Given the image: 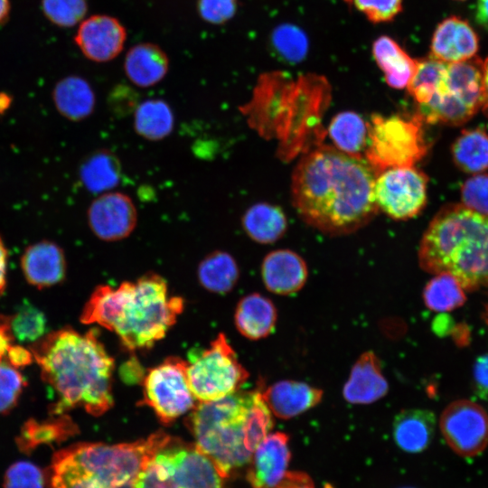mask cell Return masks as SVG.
Wrapping results in <instances>:
<instances>
[{
    "mask_svg": "<svg viewBox=\"0 0 488 488\" xmlns=\"http://www.w3.org/2000/svg\"><path fill=\"white\" fill-rule=\"evenodd\" d=\"M52 100L58 112L74 122L91 116L96 105L95 93L90 84L76 75L65 77L55 84Z\"/></svg>",
    "mask_w": 488,
    "mask_h": 488,
    "instance_id": "cell-25",
    "label": "cell"
},
{
    "mask_svg": "<svg viewBox=\"0 0 488 488\" xmlns=\"http://www.w3.org/2000/svg\"><path fill=\"white\" fill-rule=\"evenodd\" d=\"M474 380L476 393L482 398L488 397V354L477 358L474 365Z\"/></svg>",
    "mask_w": 488,
    "mask_h": 488,
    "instance_id": "cell-44",
    "label": "cell"
},
{
    "mask_svg": "<svg viewBox=\"0 0 488 488\" xmlns=\"http://www.w3.org/2000/svg\"><path fill=\"white\" fill-rule=\"evenodd\" d=\"M453 159L457 167L470 174H480L488 168V135L480 128L462 131L452 145Z\"/></svg>",
    "mask_w": 488,
    "mask_h": 488,
    "instance_id": "cell-33",
    "label": "cell"
},
{
    "mask_svg": "<svg viewBox=\"0 0 488 488\" xmlns=\"http://www.w3.org/2000/svg\"><path fill=\"white\" fill-rule=\"evenodd\" d=\"M483 320H484L485 324L488 325V302L484 306Z\"/></svg>",
    "mask_w": 488,
    "mask_h": 488,
    "instance_id": "cell-53",
    "label": "cell"
},
{
    "mask_svg": "<svg viewBox=\"0 0 488 488\" xmlns=\"http://www.w3.org/2000/svg\"><path fill=\"white\" fill-rule=\"evenodd\" d=\"M374 59L389 86L406 88L414 76L418 61L412 59L393 39L379 37L373 43Z\"/></svg>",
    "mask_w": 488,
    "mask_h": 488,
    "instance_id": "cell-28",
    "label": "cell"
},
{
    "mask_svg": "<svg viewBox=\"0 0 488 488\" xmlns=\"http://www.w3.org/2000/svg\"><path fill=\"white\" fill-rule=\"evenodd\" d=\"M462 1V0H461Z\"/></svg>",
    "mask_w": 488,
    "mask_h": 488,
    "instance_id": "cell-56",
    "label": "cell"
},
{
    "mask_svg": "<svg viewBox=\"0 0 488 488\" xmlns=\"http://www.w3.org/2000/svg\"><path fill=\"white\" fill-rule=\"evenodd\" d=\"M462 204L483 215H488V174H477L462 186Z\"/></svg>",
    "mask_w": 488,
    "mask_h": 488,
    "instance_id": "cell-41",
    "label": "cell"
},
{
    "mask_svg": "<svg viewBox=\"0 0 488 488\" xmlns=\"http://www.w3.org/2000/svg\"><path fill=\"white\" fill-rule=\"evenodd\" d=\"M138 214L134 201L121 192L99 194L87 211L88 225L99 239L115 242L127 239L137 225Z\"/></svg>",
    "mask_w": 488,
    "mask_h": 488,
    "instance_id": "cell-14",
    "label": "cell"
},
{
    "mask_svg": "<svg viewBox=\"0 0 488 488\" xmlns=\"http://www.w3.org/2000/svg\"><path fill=\"white\" fill-rule=\"evenodd\" d=\"M186 361L189 386L199 402L233 394L249 378L224 333H220L208 348L192 349Z\"/></svg>",
    "mask_w": 488,
    "mask_h": 488,
    "instance_id": "cell-9",
    "label": "cell"
},
{
    "mask_svg": "<svg viewBox=\"0 0 488 488\" xmlns=\"http://www.w3.org/2000/svg\"><path fill=\"white\" fill-rule=\"evenodd\" d=\"M237 0H198L201 17L211 23H223L235 14Z\"/></svg>",
    "mask_w": 488,
    "mask_h": 488,
    "instance_id": "cell-43",
    "label": "cell"
},
{
    "mask_svg": "<svg viewBox=\"0 0 488 488\" xmlns=\"http://www.w3.org/2000/svg\"><path fill=\"white\" fill-rule=\"evenodd\" d=\"M347 2H351V0H346Z\"/></svg>",
    "mask_w": 488,
    "mask_h": 488,
    "instance_id": "cell-55",
    "label": "cell"
},
{
    "mask_svg": "<svg viewBox=\"0 0 488 488\" xmlns=\"http://www.w3.org/2000/svg\"><path fill=\"white\" fill-rule=\"evenodd\" d=\"M11 5L9 0H0V23H5L9 16Z\"/></svg>",
    "mask_w": 488,
    "mask_h": 488,
    "instance_id": "cell-51",
    "label": "cell"
},
{
    "mask_svg": "<svg viewBox=\"0 0 488 488\" xmlns=\"http://www.w3.org/2000/svg\"><path fill=\"white\" fill-rule=\"evenodd\" d=\"M21 268L26 281L39 289L64 280L67 263L63 249L55 242L43 239L29 245L21 257Z\"/></svg>",
    "mask_w": 488,
    "mask_h": 488,
    "instance_id": "cell-17",
    "label": "cell"
},
{
    "mask_svg": "<svg viewBox=\"0 0 488 488\" xmlns=\"http://www.w3.org/2000/svg\"><path fill=\"white\" fill-rule=\"evenodd\" d=\"M135 132L148 141H161L171 135L174 115L170 105L160 99H150L137 104L133 115Z\"/></svg>",
    "mask_w": 488,
    "mask_h": 488,
    "instance_id": "cell-30",
    "label": "cell"
},
{
    "mask_svg": "<svg viewBox=\"0 0 488 488\" xmlns=\"http://www.w3.org/2000/svg\"><path fill=\"white\" fill-rule=\"evenodd\" d=\"M14 340L10 328V316L0 314V361L5 359Z\"/></svg>",
    "mask_w": 488,
    "mask_h": 488,
    "instance_id": "cell-47",
    "label": "cell"
},
{
    "mask_svg": "<svg viewBox=\"0 0 488 488\" xmlns=\"http://www.w3.org/2000/svg\"><path fill=\"white\" fill-rule=\"evenodd\" d=\"M172 436L158 431L131 443H78L52 458L50 488H133L144 464Z\"/></svg>",
    "mask_w": 488,
    "mask_h": 488,
    "instance_id": "cell-6",
    "label": "cell"
},
{
    "mask_svg": "<svg viewBox=\"0 0 488 488\" xmlns=\"http://www.w3.org/2000/svg\"><path fill=\"white\" fill-rule=\"evenodd\" d=\"M323 390L305 382L292 380L277 381L261 391L262 398L273 415L289 419L319 404Z\"/></svg>",
    "mask_w": 488,
    "mask_h": 488,
    "instance_id": "cell-21",
    "label": "cell"
},
{
    "mask_svg": "<svg viewBox=\"0 0 488 488\" xmlns=\"http://www.w3.org/2000/svg\"><path fill=\"white\" fill-rule=\"evenodd\" d=\"M265 286L277 295H291L305 284L308 269L305 261L290 249H277L265 256L261 264Z\"/></svg>",
    "mask_w": 488,
    "mask_h": 488,
    "instance_id": "cell-18",
    "label": "cell"
},
{
    "mask_svg": "<svg viewBox=\"0 0 488 488\" xmlns=\"http://www.w3.org/2000/svg\"><path fill=\"white\" fill-rule=\"evenodd\" d=\"M481 108L488 117V58L483 61V96Z\"/></svg>",
    "mask_w": 488,
    "mask_h": 488,
    "instance_id": "cell-50",
    "label": "cell"
},
{
    "mask_svg": "<svg viewBox=\"0 0 488 488\" xmlns=\"http://www.w3.org/2000/svg\"><path fill=\"white\" fill-rule=\"evenodd\" d=\"M274 488H315L309 475L299 471H288L281 481Z\"/></svg>",
    "mask_w": 488,
    "mask_h": 488,
    "instance_id": "cell-46",
    "label": "cell"
},
{
    "mask_svg": "<svg viewBox=\"0 0 488 488\" xmlns=\"http://www.w3.org/2000/svg\"><path fill=\"white\" fill-rule=\"evenodd\" d=\"M133 488H225V483L194 444L172 437L144 464Z\"/></svg>",
    "mask_w": 488,
    "mask_h": 488,
    "instance_id": "cell-7",
    "label": "cell"
},
{
    "mask_svg": "<svg viewBox=\"0 0 488 488\" xmlns=\"http://www.w3.org/2000/svg\"><path fill=\"white\" fill-rule=\"evenodd\" d=\"M241 226L253 241L270 244L284 236L287 229V220L279 206L269 202H257L242 214Z\"/></svg>",
    "mask_w": 488,
    "mask_h": 488,
    "instance_id": "cell-27",
    "label": "cell"
},
{
    "mask_svg": "<svg viewBox=\"0 0 488 488\" xmlns=\"http://www.w3.org/2000/svg\"><path fill=\"white\" fill-rule=\"evenodd\" d=\"M422 122L418 114L411 119L399 116L371 117L364 153L377 175L389 168L413 166L426 155Z\"/></svg>",
    "mask_w": 488,
    "mask_h": 488,
    "instance_id": "cell-10",
    "label": "cell"
},
{
    "mask_svg": "<svg viewBox=\"0 0 488 488\" xmlns=\"http://www.w3.org/2000/svg\"><path fill=\"white\" fill-rule=\"evenodd\" d=\"M46 477L42 470L29 461L11 465L4 477V488H44Z\"/></svg>",
    "mask_w": 488,
    "mask_h": 488,
    "instance_id": "cell-40",
    "label": "cell"
},
{
    "mask_svg": "<svg viewBox=\"0 0 488 488\" xmlns=\"http://www.w3.org/2000/svg\"><path fill=\"white\" fill-rule=\"evenodd\" d=\"M439 427L448 446L460 456H475L488 446V414L472 400L448 404L440 416Z\"/></svg>",
    "mask_w": 488,
    "mask_h": 488,
    "instance_id": "cell-13",
    "label": "cell"
},
{
    "mask_svg": "<svg viewBox=\"0 0 488 488\" xmlns=\"http://www.w3.org/2000/svg\"><path fill=\"white\" fill-rule=\"evenodd\" d=\"M47 320L42 311L29 302L23 303L10 316V328L20 343L37 342L45 335Z\"/></svg>",
    "mask_w": 488,
    "mask_h": 488,
    "instance_id": "cell-36",
    "label": "cell"
},
{
    "mask_svg": "<svg viewBox=\"0 0 488 488\" xmlns=\"http://www.w3.org/2000/svg\"><path fill=\"white\" fill-rule=\"evenodd\" d=\"M447 63L432 57L418 61L417 70L407 86L415 101L424 105L429 101L446 75Z\"/></svg>",
    "mask_w": 488,
    "mask_h": 488,
    "instance_id": "cell-35",
    "label": "cell"
},
{
    "mask_svg": "<svg viewBox=\"0 0 488 488\" xmlns=\"http://www.w3.org/2000/svg\"><path fill=\"white\" fill-rule=\"evenodd\" d=\"M328 133L336 148L352 155L361 156L368 139V123L357 113L343 111L331 120Z\"/></svg>",
    "mask_w": 488,
    "mask_h": 488,
    "instance_id": "cell-32",
    "label": "cell"
},
{
    "mask_svg": "<svg viewBox=\"0 0 488 488\" xmlns=\"http://www.w3.org/2000/svg\"><path fill=\"white\" fill-rule=\"evenodd\" d=\"M79 177L83 186L94 194L110 192L121 181L120 160L109 149L96 150L81 162Z\"/></svg>",
    "mask_w": 488,
    "mask_h": 488,
    "instance_id": "cell-26",
    "label": "cell"
},
{
    "mask_svg": "<svg viewBox=\"0 0 488 488\" xmlns=\"http://www.w3.org/2000/svg\"><path fill=\"white\" fill-rule=\"evenodd\" d=\"M45 17L60 27H71L80 22L88 10L86 0H42Z\"/></svg>",
    "mask_w": 488,
    "mask_h": 488,
    "instance_id": "cell-38",
    "label": "cell"
},
{
    "mask_svg": "<svg viewBox=\"0 0 488 488\" xmlns=\"http://www.w3.org/2000/svg\"><path fill=\"white\" fill-rule=\"evenodd\" d=\"M277 314L273 302L257 293L245 296L236 307L237 330L249 340H259L275 329Z\"/></svg>",
    "mask_w": 488,
    "mask_h": 488,
    "instance_id": "cell-24",
    "label": "cell"
},
{
    "mask_svg": "<svg viewBox=\"0 0 488 488\" xmlns=\"http://www.w3.org/2000/svg\"><path fill=\"white\" fill-rule=\"evenodd\" d=\"M277 53L292 63L302 61L308 50V41L305 33L298 27L284 23L277 26L271 37Z\"/></svg>",
    "mask_w": 488,
    "mask_h": 488,
    "instance_id": "cell-37",
    "label": "cell"
},
{
    "mask_svg": "<svg viewBox=\"0 0 488 488\" xmlns=\"http://www.w3.org/2000/svg\"><path fill=\"white\" fill-rule=\"evenodd\" d=\"M42 380L54 391L51 415L82 408L92 416L106 413L114 404V360L99 339L97 329L80 333L64 327L30 344Z\"/></svg>",
    "mask_w": 488,
    "mask_h": 488,
    "instance_id": "cell-2",
    "label": "cell"
},
{
    "mask_svg": "<svg viewBox=\"0 0 488 488\" xmlns=\"http://www.w3.org/2000/svg\"><path fill=\"white\" fill-rule=\"evenodd\" d=\"M184 301L170 296L167 282L147 273L117 287L100 285L85 304L80 320L115 333L128 351L151 348L163 339L183 312Z\"/></svg>",
    "mask_w": 488,
    "mask_h": 488,
    "instance_id": "cell-3",
    "label": "cell"
},
{
    "mask_svg": "<svg viewBox=\"0 0 488 488\" xmlns=\"http://www.w3.org/2000/svg\"><path fill=\"white\" fill-rule=\"evenodd\" d=\"M5 360L0 361V415L14 408L26 385L20 371Z\"/></svg>",
    "mask_w": 488,
    "mask_h": 488,
    "instance_id": "cell-39",
    "label": "cell"
},
{
    "mask_svg": "<svg viewBox=\"0 0 488 488\" xmlns=\"http://www.w3.org/2000/svg\"><path fill=\"white\" fill-rule=\"evenodd\" d=\"M142 403L153 409L164 425L192 410L196 405L187 378V361L168 357L151 368L143 380Z\"/></svg>",
    "mask_w": 488,
    "mask_h": 488,
    "instance_id": "cell-11",
    "label": "cell"
},
{
    "mask_svg": "<svg viewBox=\"0 0 488 488\" xmlns=\"http://www.w3.org/2000/svg\"><path fill=\"white\" fill-rule=\"evenodd\" d=\"M401 488H414V487H401Z\"/></svg>",
    "mask_w": 488,
    "mask_h": 488,
    "instance_id": "cell-54",
    "label": "cell"
},
{
    "mask_svg": "<svg viewBox=\"0 0 488 488\" xmlns=\"http://www.w3.org/2000/svg\"><path fill=\"white\" fill-rule=\"evenodd\" d=\"M483 61L478 57L447 63L446 72L436 92L418 115L427 123L458 126L482 108Z\"/></svg>",
    "mask_w": 488,
    "mask_h": 488,
    "instance_id": "cell-8",
    "label": "cell"
},
{
    "mask_svg": "<svg viewBox=\"0 0 488 488\" xmlns=\"http://www.w3.org/2000/svg\"><path fill=\"white\" fill-rule=\"evenodd\" d=\"M475 18L488 31V0H477Z\"/></svg>",
    "mask_w": 488,
    "mask_h": 488,
    "instance_id": "cell-49",
    "label": "cell"
},
{
    "mask_svg": "<svg viewBox=\"0 0 488 488\" xmlns=\"http://www.w3.org/2000/svg\"><path fill=\"white\" fill-rule=\"evenodd\" d=\"M8 265V251L0 235V295L4 293L6 286Z\"/></svg>",
    "mask_w": 488,
    "mask_h": 488,
    "instance_id": "cell-48",
    "label": "cell"
},
{
    "mask_svg": "<svg viewBox=\"0 0 488 488\" xmlns=\"http://www.w3.org/2000/svg\"><path fill=\"white\" fill-rule=\"evenodd\" d=\"M388 390L389 384L381 372L380 361L373 352L368 351L353 364L343 396L351 404L367 405L383 398Z\"/></svg>",
    "mask_w": 488,
    "mask_h": 488,
    "instance_id": "cell-20",
    "label": "cell"
},
{
    "mask_svg": "<svg viewBox=\"0 0 488 488\" xmlns=\"http://www.w3.org/2000/svg\"><path fill=\"white\" fill-rule=\"evenodd\" d=\"M5 360L12 366L19 369L31 364L34 359L29 348L19 344H12L6 352Z\"/></svg>",
    "mask_w": 488,
    "mask_h": 488,
    "instance_id": "cell-45",
    "label": "cell"
},
{
    "mask_svg": "<svg viewBox=\"0 0 488 488\" xmlns=\"http://www.w3.org/2000/svg\"><path fill=\"white\" fill-rule=\"evenodd\" d=\"M376 173L366 159L323 146L297 163L291 181L293 205L303 221L331 236L352 233L378 212Z\"/></svg>",
    "mask_w": 488,
    "mask_h": 488,
    "instance_id": "cell-1",
    "label": "cell"
},
{
    "mask_svg": "<svg viewBox=\"0 0 488 488\" xmlns=\"http://www.w3.org/2000/svg\"><path fill=\"white\" fill-rule=\"evenodd\" d=\"M169 60L165 52L154 43H139L126 55L124 70L128 80L140 88L159 83L167 74Z\"/></svg>",
    "mask_w": 488,
    "mask_h": 488,
    "instance_id": "cell-23",
    "label": "cell"
},
{
    "mask_svg": "<svg viewBox=\"0 0 488 488\" xmlns=\"http://www.w3.org/2000/svg\"><path fill=\"white\" fill-rule=\"evenodd\" d=\"M289 437L282 432L269 433L254 450L247 478L252 488H274L286 476L291 458Z\"/></svg>",
    "mask_w": 488,
    "mask_h": 488,
    "instance_id": "cell-16",
    "label": "cell"
},
{
    "mask_svg": "<svg viewBox=\"0 0 488 488\" xmlns=\"http://www.w3.org/2000/svg\"><path fill=\"white\" fill-rule=\"evenodd\" d=\"M43 421L27 420L16 437V444L23 453H30L41 445L60 444L78 433V427L66 413L51 415Z\"/></svg>",
    "mask_w": 488,
    "mask_h": 488,
    "instance_id": "cell-29",
    "label": "cell"
},
{
    "mask_svg": "<svg viewBox=\"0 0 488 488\" xmlns=\"http://www.w3.org/2000/svg\"><path fill=\"white\" fill-rule=\"evenodd\" d=\"M436 425V416L431 410L404 409L395 417L393 421L394 441L401 450L407 453H420L432 442Z\"/></svg>",
    "mask_w": 488,
    "mask_h": 488,
    "instance_id": "cell-22",
    "label": "cell"
},
{
    "mask_svg": "<svg viewBox=\"0 0 488 488\" xmlns=\"http://www.w3.org/2000/svg\"><path fill=\"white\" fill-rule=\"evenodd\" d=\"M127 32L120 22L108 15L97 14L84 20L74 37L84 56L93 61L113 60L122 51Z\"/></svg>",
    "mask_w": 488,
    "mask_h": 488,
    "instance_id": "cell-15",
    "label": "cell"
},
{
    "mask_svg": "<svg viewBox=\"0 0 488 488\" xmlns=\"http://www.w3.org/2000/svg\"><path fill=\"white\" fill-rule=\"evenodd\" d=\"M478 50L474 29L458 17H449L436 27L431 42V57L446 63L473 58Z\"/></svg>",
    "mask_w": 488,
    "mask_h": 488,
    "instance_id": "cell-19",
    "label": "cell"
},
{
    "mask_svg": "<svg viewBox=\"0 0 488 488\" xmlns=\"http://www.w3.org/2000/svg\"><path fill=\"white\" fill-rule=\"evenodd\" d=\"M423 290L426 306L436 312H448L462 306L465 300V290L451 274H435Z\"/></svg>",
    "mask_w": 488,
    "mask_h": 488,
    "instance_id": "cell-34",
    "label": "cell"
},
{
    "mask_svg": "<svg viewBox=\"0 0 488 488\" xmlns=\"http://www.w3.org/2000/svg\"><path fill=\"white\" fill-rule=\"evenodd\" d=\"M197 277L203 288L217 294H226L237 284L239 269L229 252L215 250L199 263Z\"/></svg>",
    "mask_w": 488,
    "mask_h": 488,
    "instance_id": "cell-31",
    "label": "cell"
},
{
    "mask_svg": "<svg viewBox=\"0 0 488 488\" xmlns=\"http://www.w3.org/2000/svg\"><path fill=\"white\" fill-rule=\"evenodd\" d=\"M418 262L428 273L451 274L465 292L488 286V215L444 206L421 239Z\"/></svg>",
    "mask_w": 488,
    "mask_h": 488,
    "instance_id": "cell-5",
    "label": "cell"
},
{
    "mask_svg": "<svg viewBox=\"0 0 488 488\" xmlns=\"http://www.w3.org/2000/svg\"><path fill=\"white\" fill-rule=\"evenodd\" d=\"M12 97L6 92H0V115L4 114L11 106Z\"/></svg>",
    "mask_w": 488,
    "mask_h": 488,
    "instance_id": "cell-52",
    "label": "cell"
},
{
    "mask_svg": "<svg viewBox=\"0 0 488 488\" xmlns=\"http://www.w3.org/2000/svg\"><path fill=\"white\" fill-rule=\"evenodd\" d=\"M427 184L425 174L413 166L387 169L375 179L376 204L394 220L413 218L427 203Z\"/></svg>",
    "mask_w": 488,
    "mask_h": 488,
    "instance_id": "cell-12",
    "label": "cell"
},
{
    "mask_svg": "<svg viewBox=\"0 0 488 488\" xmlns=\"http://www.w3.org/2000/svg\"><path fill=\"white\" fill-rule=\"evenodd\" d=\"M373 23L391 21L402 9V0H351Z\"/></svg>",
    "mask_w": 488,
    "mask_h": 488,
    "instance_id": "cell-42",
    "label": "cell"
},
{
    "mask_svg": "<svg viewBox=\"0 0 488 488\" xmlns=\"http://www.w3.org/2000/svg\"><path fill=\"white\" fill-rule=\"evenodd\" d=\"M186 425L195 446L227 478L249 463L273 420L261 390L239 389L217 400L199 402Z\"/></svg>",
    "mask_w": 488,
    "mask_h": 488,
    "instance_id": "cell-4",
    "label": "cell"
}]
</instances>
